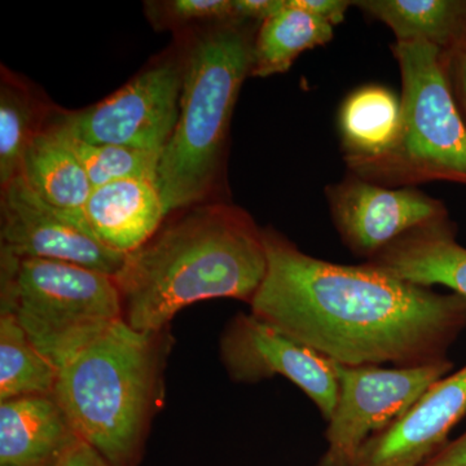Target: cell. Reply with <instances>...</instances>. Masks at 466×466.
Segmentation results:
<instances>
[{
    "label": "cell",
    "instance_id": "cell-5",
    "mask_svg": "<svg viewBox=\"0 0 466 466\" xmlns=\"http://www.w3.org/2000/svg\"><path fill=\"white\" fill-rule=\"evenodd\" d=\"M391 52L401 76L400 133L377 157L348 162L350 173L389 188L429 182L466 186V126L441 51L410 41L395 42Z\"/></svg>",
    "mask_w": 466,
    "mask_h": 466
},
{
    "label": "cell",
    "instance_id": "cell-19",
    "mask_svg": "<svg viewBox=\"0 0 466 466\" xmlns=\"http://www.w3.org/2000/svg\"><path fill=\"white\" fill-rule=\"evenodd\" d=\"M332 38V25L287 0L281 11L258 27L251 76L267 78L288 72L300 54L327 45Z\"/></svg>",
    "mask_w": 466,
    "mask_h": 466
},
{
    "label": "cell",
    "instance_id": "cell-17",
    "mask_svg": "<svg viewBox=\"0 0 466 466\" xmlns=\"http://www.w3.org/2000/svg\"><path fill=\"white\" fill-rule=\"evenodd\" d=\"M397 36L424 41L446 52L466 39V0H359L352 2Z\"/></svg>",
    "mask_w": 466,
    "mask_h": 466
},
{
    "label": "cell",
    "instance_id": "cell-26",
    "mask_svg": "<svg viewBox=\"0 0 466 466\" xmlns=\"http://www.w3.org/2000/svg\"><path fill=\"white\" fill-rule=\"evenodd\" d=\"M287 0H233L238 20L262 24L284 8Z\"/></svg>",
    "mask_w": 466,
    "mask_h": 466
},
{
    "label": "cell",
    "instance_id": "cell-27",
    "mask_svg": "<svg viewBox=\"0 0 466 466\" xmlns=\"http://www.w3.org/2000/svg\"><path fill=\"white\" fill-rule=\"evenodd\" d=\"M54 466H113L94 447L79 440Z\"/></svg>",
    "mask_w": 466,
    "mask_h": 466
},
{
    "label": "cell",
    "instance_id": "cell-4",
    "mask_svg": "<svg viewBox=\"0 0 466 466\" xmlns=\"http://www.w3.org/2000/svg\"><path fill=\"white\" fill-rule=\"evenodd\" d=\"M259 25L232 20L205 26L180 61L179 118L158 165L167 217L205 204L217 187L233 109L253 69Z\"/></svg>",
    "mask_w": 466,
    "mask_h": 466
},
{
    "label": "cell",
    "instance_id": "cell-16",
    "mask_svg": "<svg viewBox=\"0 0 466 466\" xmlns=\"http://www.w3.org/2000/svg\"><path fill=\"white\" fill-rule=\"evenodd\" d=\"M18 175L50 207L86 220L84 208L92 192L90 179L48 118L26 149Z\"/></svg>",
    "mask_w": 466,
    "mask_h": 466
},
{
    "label": "cell",
    "instance_id": "cell-10",
    "mask_svg": "<svg viewBox=\"0 0 466 466\" xmlns=\"http://www.w3.org/2000/svg\"><path fill=\"white\" fill-rule=\"evenodd\" d=\"M2 250L18 258L58 260L109 276L124 265L125 254L104 247L86 220L50 207L18 175L2 188Z\"/></svg>",
    "mask_w": 466,
    "mask_h": 466
},
{
    "label": "cell",
    "instance_id": "cell-14",
    "mask_svg": "<svg viewBox=\"0 0 466 466\" xmlns=\"http://www.w3.org/2000/svg\"><path fill=\"white\" fill-rule=\"evenodd\" d=\"M84 216L104 247L125 256L149 240L167 219L157 183L142 179L92 189Z\"/></svg>",
    "mask_w": 466,
    "mask_h": 466
},
{
    "label": "cell",
    "instance_id": "cell-7",
    "mask_svg": "<svg viewBox=\"0 0 466 466\" xmlns=\"http://www.w3.org/2000/svg\"><path fill=\"white\" fill-rule=\"evenodd\" d=\"M332 363L339 400L325 431L327 451L317 466H355L364 444L395 424L453 367L449 359L410 368Z\"/></svg>",
    "mask_w": 466,
    "mask_h": 466
},
{
    "label": "cell",
    "instance_id": "cell-9",
    "mask_svg": "<svg viewBox=\"0 0 466 466\" xmlns=\"http://www.w3.org/2000/svg\"><path fill=\"white\" fill-rule=\"evenodd\" d=\"M220 360L233 382L284 377L305 392L329 421L339 400L333 363L253 314H238L223 329Z\"/></svg>",
    "mask_w": 466,
    "mask_h": 466
},
{
    "label": "cell",
    "instance_id": "cell-1",
    "mask_svg": "<svg viewBox=\"0 0 466 466\" xmlns=\"http://www.w3.org/2000/svg\"><path fill=\"white\" fill-rule=\"evenodd\" d=\"M265 279L250 314L334 363L425 366L447 360L466 328V299L363 263L337 265L263 229Z\"/></svg>",
    "mask_w": 466,
    "mask_h": 466
},
{
    "label": "cell",
    "instance_id": "cell-18",
    "mask_svg": "<svg viewBox=\"0 0 466 466\" xmlns=\"http://www.w3.org/2000/svg\"><path fill=\"white\" fill-rule=\"evenodd\" d=\"M400 99L382 86L352 92L339 110V134L346 164L377 157L390 148L400 133Z\"/></svg>",
    "mask_w": 466,
    "mask_h": 466
},
{
    "label": "cell",
    "instance_id": "cell-11",
    "mask_svg": "<svg viewBox=\"0 0 466 466\" xmlns=\"http://www.w3.org/2000/svg\"><path fill=\"white\" fill-rule=\"evenodd\" d=\"M325 195L343 244L367 260L419 227L450 219L443 202L415 187L389 188L352 173Z\"/></svg>",
    "mask_w": 466,
    "mask_h": 466
},
{
    "label": "cell",
    "instance_id": "cell-23",
    "mask_svg": "<svg viewBox=\"0 0 466 466\" xmlns=\"http://www.w3.org/2000/svg\"><path fill=\"white\" fill-rule=\"evenodd\" d=\"M147 5L149 18L158 29L205 27L238 20L233 0H168Z\"/></svg>",
    "mask_w": 466,
    "mask_h": 466
},
{
    "label": "cell",
    "instance_id": "cell-2",
    "mask_svg": "<svg viewBox=\"0 0 466 466\" xmlns=\"http://www.w3.org/2000/svg\"><path fill=\"white\" fill-rule=\"evenodd\" d=\"M266 269L263 229L247 211L226 202L180 210L126 254L115 276L122 320L134 329L156 332L201 300L250 303Z\"/></svg>",
    "mask_w": 466,
    "mask_h": 466
},
{
    "label": "cell",
    "instance_id": "cell-15",
    "mask_svg": "<svg viewBox=\"0 0 466 466\" xmlns=\"http://www.w3.org/2000/svg\"><path fill=\"white\" fill-rule=\"evenodd\" d=\"M367 263L420 287L443 285L466 299V248L450 219L406 233Z\"/></svg>",
    "mask_w": 466,
    "mask_h": 466
},
{
    "label": "cell",
    "instance_id": "cell-22",
    "mask_svg": "<svg viewBox=\"0 0 466 466\" xmlns=\"http://www.w3.org/2000/svg\"><path fill=\"white\" fill-rule=\"evenodd\" d=\"M48 121L60 131L75 152L90 179L92 189L126 179L150 180L157 183L161 153L110 144L84 142L55 125L50 116Z\"/></svg>",
    "mask_w": 466,
    "mask_h": 466
},
{
    "label": "cell",
    "instance_id": "cell-28",
    "mask_svg": "<svg viewBox=\"0 0 466 466\" xmlns=\"http://www.w3.org/2000/svg\"><path fill=\"white\" fill-rule=\"evenodd\" d=\"M421 466H466V433L447 443Z\"/></svg>",
    "mask_w": 466,
    "mask_h": 466
},
{
    "label": "cell",
    "instance_id": "cell-21",
    "mask_svg": "<svg viewBox=\"0 0 466 466\" xmlns=\"http://www.w3.org/2000/svg\"><path fill=\"white\" fill-rule=\"evenodd\" d=\"M48 115L25 85L2 70L0 85V183L2 188L20 174L30 143Z\"/></svg>",
    "mask_w": 466,
    "mask_h": 466
},
{
    "label": "cell",
    "instance_id": "cell-13",
    "mask_svg": "<svg viewBox=\"0 0 466 466\" xmlns=\"http://www.w3.org/2000/svg\"><path fill=\"white\" fill-rule=\"evenodd\" d=\"M78 441L54 394L0 401V466H54Z\"/></svg>",
    "mask_w": 466,
    "mask_h": 466
},
{
    "label": "cell",
    "instance_id": "cell-3",
    "mask_svg": "<svg viewBox=\"0 0 466 466\" xmlns=\"http://www.w3.org/2000/svg\"><path fill=\"white\" fill-rule=\"evenodd\" d=\"M170 328L143 332L116 321L57 370L55 398L79 440L113 466H139L165 400Z\"/></svg>",
    "mask_w": 466,
    "mask_h": 466
},
{
    "label": "cell",
    "instance_id": "cell-24",
    "mask_svg": "<svg viewBox=\"0 0 466 466\" xmlns=\"http://www.w3.org/2000/svg\"><path fill=\"white\" fill-rule=\"evenodd\" d=\"M451 91L466 126V39L452 50L441 52Z\"/></svg>",
    "mask_w": 466,
    "mask_h": 466
},
{
    "label": "cell",
    "instance_id": "cell-25",
    "mask_svg": "<svg viewBox=\"0 0 466 466\" xmlns=\"http://www.w3.org/2000/svg\"><path fill=\"white\" fill-rule=\"evenodd\" d=\"M290 2L296 7L309 12L312 16L320 18L333 27L342 23L346 11L354 5L349 0H290Z\"/></svg>",
    "mask_w": 466,
    "mask_h": 466
},
{
    "label": "cell",
    "instance_id": "cell-6",
    "mask_svg": "<svg viewBox=\"0 0 466 466\" xmlns=\"http://www.w3.org/2000/svg\"><path fill=\"white\" fill-rule=\"evenodd\" d=\"M0 314L12 315L56 370L122 319L113 276L0 251Z\"/></svg>",
    "mask_w": 466,
    "mask_h": 466
},
{
    "label": "cell",
    "instance_id": "cell-20",
    "mask_svg": "<svg viewBox=\"0 0 466 466\" xmlns=\"http://www.w3.org/2000/svg\"><path fill=\"white\" fill-rule=\"evenodd\" d=\"M57 370L43 357L16 319L0 314V401L51 395Z\"/></svg>",
    "mask_w": 466,
    "mask_h": 466
},
{
    "label": "cell",
    "instance_id": "cell-12",
    "mask_svg": "<svg viewBox=\"0 0 466 466\" xmlns=\"http://www.w3.org/2000/svg\"><path fill=\"white\" fill-rule=\"evenodd\" d=\"M466 415V366L433 383L407 413L364 444L355 466H421Z\"/></svg>",
    "mask_w": 466,
    "mask_h": 466
},
{
    "label": "cell",
    "instance_id": "cell-8",
    "mask_svg": "<svg viewBox=\"0 0 466 466\" xmlns=\"http://www.w3.org/2000/svg\"><path fill=\"white\" fill-rule=\"evenodd\" d=\"M182 64L162 61L143 70L106 99L76 112H55L51 121L92 144L164 152L179 118Z\"/></svg>",
    "mask_w": 466,
    "mask_h": 466
}]
</instances>
